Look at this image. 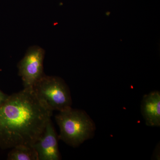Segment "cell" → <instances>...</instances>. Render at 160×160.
<instances>
[{"instance_id":"obj_1","label":"cell","mask_w":160,"mask_h":160,"mask_svg":"<svg viewBox=\"0 0 160 160\" xmlns=\"http://www.w3.org/2000/svg\"><path fill=\"white\" fill-rule=\"evenodd\" d=\"M52 114L32 88L8 96L0 105V148L32 146L43 134Z\"/></svg>"},{"instance_id":"obj_2","label":"cell","mask_w":160,"mask_h":160,"mask_svg":"<svg viewBox=\"0 0 160 160\" xmlns=\"http://www.w3.org/2000/svg\"><path fill=\"white\" fill-rule=\"evenodd\" d=\"M55 120L60 128L59 140L69 146L78 147L94 135L95 123L84 110L70 107L59 112Z\"/></svg>"},{"instance_id":"obj_3","label":"cell","mask_w":160,"mask_h":160,"mask_svg":"<svg viewBox=\"0 0 160 160\" xmlns=\"http://www.w3.org/2000/svg\"><path fill=\"white\" fill-rule=\"evenodd\" d=\"M32 88L40 102L52 111L61 112L71 107L70 90L61 78L45 74Z\"/></svg>"},{"instance_id":"obj_4","label":"cell","mask_w":160,"mask_h":160,"mask_svg":"<svg viewBox=\"0 0 160 160\" xmlns=\"http://www.w3.org/2000/svg\"><path fill=\"white\" fill-rule=\"evenodd\" d=\"M45 52L39 46L29 48L18 65V74L22 78L24 88H32L45 75L43 61Z\"/></svg>"},{"instance_id":"obj_5","label":"cell","mask_w":160,"mask_h":160,"mask_svg":"<svg viewBox=\"0 0 160 160\" xmlns=\"http://www.w3.org/2000/svg\"><path fill=\"white\" fill-rule=\"evenodd\" d=\"M58 140V137L50 120L43 134L32 146L37 152L38 160L61 159Z\"/></svg>"},{"instance_id":"obj_6","label":"cell","mask_w":160,"mask_h":160,"mask_svg":"<svg viewBox=\"0 0 160 160\" xmlns=\"http://www.w3.org/2000/svg\"><path fill=\"white\" fill-rule=\"evenodd\" d=\"M141 112L146 125L152 127L160 126V92L154 91L143 97Z\"/></svg>"},{"instance_id":"obj_7","label":"cell","mask_w":160,"mask_h":160,"mask_svg":"<svg viewBox=\"0 0 160 160\" xmlns=\"http://www.w3.org/2000/svg\"><path fill=\"white\" fill-rule=\"evenodd\" d=\"M8 160H38L37 152L32 146L19 145L12 148L7 156Z\"/></svg>"},{"instance_id":"obj_8","label":"cell","mask_w":160,"mask_h":160,"mask_svg":"<svg viewBox=\"0 0 160 160\" xmlns=\"http://www.w3.org/2000/svg\"><path fill=\"white\" fill-rule=\"evenodd\" d=\"M8 95L3 92L2 90L0 89V105L2 104L8 98Z\"/></svg>"}]
</instances>
